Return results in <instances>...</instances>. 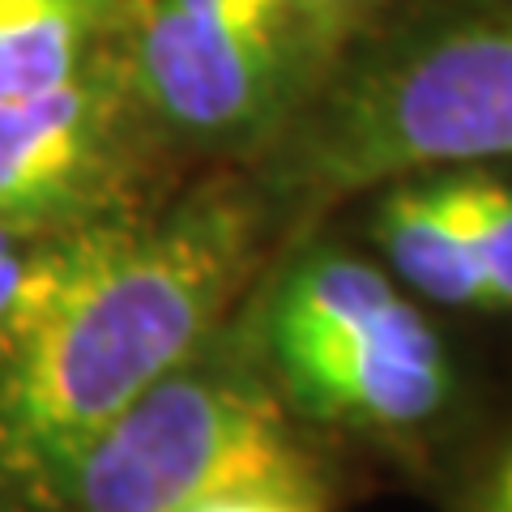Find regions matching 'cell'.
<instances>
[{
    "mask_svg": "<svg viewBox=\"0 0 512 512\" xmlns=\"http://www.w3.org/2000/svg\"><path fill=\"white\" fill-rule=\"evenodd\" d=\"M244 205L197 201L103 239L77 286L0 372V495L56 512L86 448L188 363L248 265Z\"/></svg>",
    "mask_w": 512,
    "mask_h": 512,
    "instance_id": "obj_1",
    "label": "cell"
},
{
    "mask_svg": "<svg viewBox=\"0 0 512 512\" xmlns=\"http://www.w3.org/2000/svg\"><path fill=\"white\" fill-rule=\"evenodd\" d=\"M453 167H512V0H427L325 77L286 180L303 210Z\"/></svg>",
    "mask_w": 512,
    "mask_h": 512,
    "instance_id": "obj_2",
    "label": "cell"
},
{
    "mask_svg": "<svg viewBox=\"0 0 512 512\" xmlns=\"http://www.w3.org/2000/svg\"><path fill=\"white\" fill-rule=\"evenodd\" d=\"M282 402L320 427L410 440L453 414L461 372L431 308L372 256L320 248L269 312Z\"/></svg>",
    "mask_w": 512,
    "mask_h": 512,
    "instance_id": "obj_3",
    "label": "cell"
},
{
    "mask_svg": "<svg viewBox=\"0 0 512 512\" xmlns=\"http://www.w3.org/2000/svg\"><path fill=\"white\" fill-rule=\"evenodd\" d=\"M299 470H312V457L278 384L201 346L86 448L56 512H188Z\"/></svg>",
    "mask_w": 512,
    "mask_h": 512,
    "instance_id": "obj_4",
    "label": "cell"
},
{
    "mask_svg": "<svg viewBox=\"0 0 512 512\" xmlns=\"http://www.w3.org/2000/svg\"><path fill=\"white\" fill-rule=\"evenodd\" d=\"M133 90L188 137H248L303 86L291 0H146Z\"/></svg>",
    "mask_w": 512,
    "mask_h": 512,
    "instance_id": "obj_5",
    "label": "cell"
},
{
    "mask_svg": "<svg viewBox=\"0 0 512 512\" xmlns=\"http://www.w3.org/2000/svg\"><path fill=\"white\" fill-rule=\"evenodd\" d=\"M133 73L99 52L64 82L0 99V222L90 227L120 171Z\"/></svg>",
    "mask_w": 512,
    "mask_h": 512,
    "instance_id": "obj_6",
    "label": "cell"
},
{
    "mask_svg": "<svg viewBox=\"0 0 512 512\" xmlns=\"http://www.w3.org/2000/svg\"><path fill=\"white\" fill-rule=\"evenodd\" d=\"M372 197L376 205L367 231L376 261L427 308L487 316V291L457 205L453 171L406 175L380 184Z\"/></svg>",
    "mask_w": 512,
    "mask_h": 512,
    "instance_id": "obj_7",
    "label": "cell"
},
{
    "mask_svg": "<svg viewBox=\"0 0 512 512\" xmlns=\"http://www.w3.org/2000/svg\"><path fill=\"white\" fill-rule=\"evenodd\" d=\"M111 227H13L0 222V372L30 346L60 299L99 256Z\"/></svg>",
    "mask_w": 512,
    "mask_h": 512,
    "instance_id": "obj_8",
    "label": "cell"
},
{
    "mask_svg": "<svg viewBox=\"0 0 512 512\" xmlns=\"http://www.w3.org/2000/svg\"><path fill=\"white\" fill-rule=\"evenodd\" d=\"M124 0H0V99L73 77L103 52Z\"/></svg>",
    "mask_w": 512,
    "mask_h": 512,
    "instance_id": "obj_9",
    "label": "cell"
},
{
    "mask_svg": "<svg viewBox=\"0 0 512 512\" xmlns=\"http://www.w3.org/2000/svg\"><path fill=\"white\" fill-rule=\"evenodd\" d=\"M453 188L483 274L487 316H512V167H453Z\"/></svg>",
    "mask_w": 512,
    "mask_h": 512,
    "instance_id": "obj_10",
    "label": "cell"
},
{
    "mask_svg": "<svg viewBox=\"0 0 512 512\" xmlns=\"http://www.w3.org/2000/svg\"><path fill=\"white\" fill-rule=\"evenodd\" d=\"M393 5L397 0H291L303 82H308V69L329 77L384 18H389Z\"/></svg>",
    "mask_w": 512,
    "mask_h": 512,
    "instance_id": "obj_11",
    "label": "cell"
},
{
    "mask_svg": "<svg viewBox=\"0 0 512 512\" xmlns=\"http://www.w3.org/2000/svg\"><path fill=\"white\" fill-rule=\"evenodd\" d=\"M188 512H329V500H325V487H320L316 466H312V470H299V474H282V478H265V483L218 491Z\"/></svg>",
    "mask_w": 512,
    "mask_h": 512,
    "instance_id": "obj_12",
    "label": "cell"
},
{
    "mask_svg": "<svg viewBox=\"0 0 512 512\" xmlns=\"http://www.w3.org/2000/svg\"><path fill=\"white\" fill-rule=\"evenodd\" d=\"M457 512H512V431H504L470 470Z\"/></svg>",
    "mask_w": 512,
    "mask_h": 512,
    "instance_id": "obj_13",
    "label": "cell"
}]
</instances>
